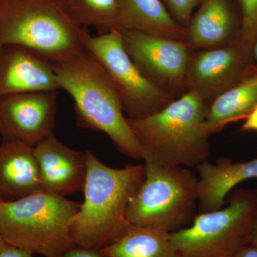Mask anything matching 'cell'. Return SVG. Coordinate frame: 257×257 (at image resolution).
<instances>
[{
  "label": "cell",
  "instance_id": "27",
  "mask_svg": "<svg viewBox=\"0 0 257 257\" xmlns=\"http://www.w3.org/2000/svg\"><path fill=\"white\" fill-rule=\"evenodd\" d=\"M248 242L257 247V211L250 226L248 233Z\"/></svg>",
  "mask_w": 257,
  "mask_h": 257
},
{
  "label": "cell",
  "instance_id": "1",
  "mask_svg": "<svg viewBox=\"0 0 257 257\" xmlns=\"http://www.w3.org/2000/svg\"><path fill=\"white\" fill-rule=\"evenodd\" d=\"M51 63L59 88L73 99L77 126L104 133L122 155L143 160L119 93L94 56L82 48Z\"/></svg>",
  "mask_w": 257,
  "mask_h": 257
},
{
  "label": "cell",
  "instance_id": "24",
  "mask_svg": "<svg viewBox=\"0 0 257 257\" xmlns=\"http://www.w3.org/2000/svg\"><path fill=\"white\" fill-rule=\"evenodd\" d=\"M62 257H109L101 252L99 250L74 246L67 250Z\"/></svg>",
  "mask_w": 257,
  "mask_h": 257
},
{
  "label": "cell",
  "instance_id": "4",
  "mask_svg": "<svg viewBox=\"0 0 257 257\" xmlns=\"http://www.w3.org/2000/svg\"><path fill=\"white\" fill-rule=\"evenodd\" d=\"M80 204L45 191L0 203V235L35 254L62 257L74 246L72 225Z\"/></svg>",
  "mask_w": 257,
  "mask_h": 257
},
{
  "label": "cell",
  "instance_id": "10",
  "mask_svg": "<svg viewBox=\"0 0 257 257\" xmlns=\"http://www.w3.org/2000/svg\"><path fill=\"white\" fill-rule=\"evenodd\" d=\"M253 65L251 48L241 40L194 52L186 76V92L197 93L209 104L241 80Z\"/></svg>",
  "mask_w": 257,
  "mask_h": 257
},
{
  "label": "cell",
  "instance_id": "17",
  "mask_svg": "<svg viewBox=\"0 0 257 257\" xmlns=\"http://www.w3.org/2000/svg\"><path fill=\"white\" fill-rule=\"evenodd\" d=\"M257 105V67L209 104L205 118L209 136L221 132L230 123L244 120Z\"/></svg>",
  "mask_w": 257,
  "mask_h": 257
},
{
  "label": "cell",
  "instance_id": "12",
  "mask_svg": "<svg viewBox=\"0 0 257 257\" xmlns=\"http://www.w3.org/2000/svg\"><path fill=\"white\" fill-rule=\"evenodd\" d=\"M34 153L43 191L62 197L83 191L87 172L86 152L69 148L53 133L34 147Z\"/></svg>",
  "mask_w": 257,
  "mask_h": 257
},
{
  "label": "cell",
  "instance_id": "13",
  "mask_svg": "<svg viewBox=\"0 0 257 257\" xmlns=\"http://www.w3.org/2000/svg\"><path fill=\"white\" fill-rule=\"evenodd\" d=\"M52 63L23 46H0V97L19 93L58 90Z\"/></svg>",
  "mask_w": 257,
  "mask_h": 257
},
{
  "label": "cell",
  "instance_id": "7",
  "mask_svg": "<svg viewBox=\"0 0 257 257\" xmlns=\"http://www.w3.org/2000/svg\"><path fill=\"white\" fill-rule=\"evenodd\" d=\"M219 210L199 213L189 226L171 233L179 257H229L248 242L257 211V189H234Z\"/></svg>",
  "mask_w": 257,
  "mask_h": 257
},
{
  "label": "cell",
  "instance_id": "23",
  "mask_svg": "<svg viewBox=\"0 0 257 257\" xmlns=\"http://www.w3.org/2000/svg\"><path fill=\"white\" fill-rule=\"evenodd\" d=\"M0 257H33V253L12 244L0 235Z\"/></svg>",
  "mask_w": 257,
  "mask_h": 257
},
{
  "label": "cell",
  "instance_id": "2",
  "mask_svg": "<svg viewBox=\"0 0 257 257\" xmlns=\"http://www.w3.org/2000/svg\"><path fill=\"white\" fill-rule=\"evenodd\" d=\"M87 172L84 202L73 221L76 246L104 249L116 242L130 226L127 213L132 199L145 177V165L116 169L86 151Z\"/></svg>",
  "mask_w": 257,
  "mask_h": 257
},
{
  "label": "cell",
  "instance_id": "3",
  "mask_svg": "<svg viewBox=\"0 0 257 257\" xmlns=\"http://www.w3.org/2000/svg\"><path fill=\"white\" fill-rule=\"evenodd\" d=\"M209 105L197 93L186 92L150 116L128 119L143 160L187 168L207 161L211 150L205 128Z\"/></svg>",
  "mask_w": 257,
  "mask_h": 257
},
{
  "label": "cell",
  "instance_id": "8",
  "mask_svg": "<svg viewBox=\"0 0 257 257\" xmlns=\"http://www.w3.org/2000/svg\"><path fill=\"white\" fill-rule=\"evenodd\" d=\"M80 41L114 84L127 119L150 116L175 99L144 75L126 52L118 29L92 35L87 28H82Z\"/></svg>",
  "mask_w": 257,
  "mask_h": 257
},
{
  "label": "cell",
  "instance_id": "5",
  "mask_svg": "<svg viewBox=\"0 0 257 257\" xmlns=\"http://www.w3.org/2000/svg\"><path fill=\"white\" fill-rule=\"evenodd\" d=\"M82 28L64 0H0V46L27 47L52 62L82 50Z\"/></svg>",
  "mask_w": 257,
  "mask_h": 257
},
{
  "label": "cell",
  "instance_id": "20",
  "mask_svg": "<svg viewBox=\"0 0 257 257\" xmlns=\"http://www.w3.org/2000/svg\"><path fill=\"white\" fill-rule=\"evenodd\" d=\"M64 8L80 28L94 27L101 33L118 28L119 0H64Z\"/></svg>",
  "mask_w": 257,
  "mask_h": 257
},
{
  "label": "cell",
  "instance_id": "9",
  "mask_svg": "<svg viewBox=\"0 0 257 257\" xmlns=\"http://www.w3.org/2000/svg\"><path fill=\"white\" fill-rule=\"evenodd\" d=\"M116 29L126 52L150 82L174 99L186 92V76L194 53L187 42Z\"/></svg>",
  "mask_w": 257,
  "mask_h": 257
},
{
  "label": "cell",
  "instance_id": "18",
  "mask_svg": "<svg viewBox=\"0 0 257 257\" xmlns=\"http://www.w3.org/2000/svg\"><path fill=\"white\" fill-rule=\"evenodd\" d=\"M118 28L186 41V29L162 0H119Z\"/></svg>",
  "mask_w": 257,
  "mask_h": 257
},
{
  "label": "cell",
  "instance_id": "6",
  "mask_svg": "<svg viewBox=\"0 0 257 257\" xmlns=\"http://www.w3.org/2000/svg\"><path fill=\"white\" fill-rule=\"evenodd\" d=\"M145 177L128 208L133 226L174 233L192 223L198 177L184 167L145 162Z\"/></svg>",
  "mask_w": 257,
  "mask_h": 257
},
{
  "label": "cell",
  "instance_id": "26",
  "mask_svg": "<svg viewBox=\"0 0 257 257\" xmlns=\"http://www.w3.org/2000/svg\"><path fill=\"white\" fill-rule=\"evenodd\" d=\"M229 257H257V247L248 243Z\"/></svg>",
  "mask_w": 257,
  "mask_h": 257
},
{
  "label": "cell",
  "instance_id": "21",
  "mask_svg": "<svg viewBox=\"0 0 257 257\" xmlns=\"http://www.w3.org/2000/svg\"><path fill=\"white\" fill-rule=\"evenodd\" d=\"M239 1L241 12L240 40L251 48L257 37V0Z\"/></svg>",
  "mask_w": 257,
  "mask_h": 257
},
{
  "label": "cell",
  "instance_id": "11",
  "mask_svg": "<svg viewBox=\"0 0 257 257\" xmlns=\"http://www.w3.org/2000/svg\"><path fill=\"white\" fill-rule=\"evenodd\" d=\"M58 90L19 93L0 97V135L30 146L53 134Z\"/></svg>",
  "mask_w": 257,
  "mask_h": 257
},
{
  "label": "cell",
  "instance_id": "25",
  "mask_svg": "<svg viewBox=\"0 0 257 257\" xmlns=\"http://www.w3.org/2000/svg\"><path fill=\"white\" fill-rule=\"evenodd\" d=\"M241 131L257 133V105L251 111L241 125Z\"/></svg>",
  "mask_w": 257,
  "mask_h": 257
},
{
  "label": "cell",
  "instance_id": "16",
  "mask_svg": "<svg viewBox=\"0 0 257 257\" xmlns=\"http://www.w3.org/2000/svg\"><path fill=\"white\" fill-rule=\"evenodd\" d=\"M42 190L34 147L3 140L0 144V197L15 200Z\"/></svg>",
  "mask_w": 257,
  "mask_h": 257
},
{
  "label": "cell",
  "instance_id": "19",
  "mask_svg": "<svg viewBox=\"0 0 257 257\" xmlns=\"http://www.w3.org/2000/svg\"><path fill=\"white\" fill-rule=\"evenodd\" d=\"M101 252L109 257H179L171 233L133 225Z\"/></svg>",
  "mask_w": 257,
  "mask_h": 257
},
{
  "label": "cell",
  "instance_id": "14",
  "mask_svg": "<svg viewBox=\"0 0 257 257\" xmlns=\"http://www.w3.org/2000/svg\"><path fill=\"white\" fill-rule=\"evenodd\" d=\"M197 204L199 213L219 210L228 195L239 184L257 179V158L233 162L221 158L214 163L205 161L197 167Z\"/></svg>",
  "mask_w": 257,
  "mask_h": 257
},
{
  "label": "cell",
  "instance_id": "29",
  "mask_svg": "<svg viewBox=\"0 0 257 257\" xmlns=\"http://www.w3.org/2000/svg\"><path fill=\"white\" fill-rule=\"evenodd\" d=\"M4 200V199H3V198H2L1 197H0V203H1L2 202H3V201Z\"/></svg>",
  "mask_w": 257,
  "mask_h": 257
},
{
  "label": "cell",
  "instance_id": "15",
  "mask_svg": "<svg viewBox=\"0 0 257 257\" xmlns=\"http://www.w3.org/2000/svg\"><path fill=\"white\" fill-rule=\"evenodd\" d=\"M186 28V42L193 50L225 46L240 40L229 0H202Z\"/></svg>",
  "mask_w": 257,
  "mask_h": 257
},
{
  "label": "cell",
  "instance_id": "28",
  "mask_svg": "<svg viewBox=\"0 0 257 257\" xmlns=\"http://www.w3.org/2000/svg\"><path fill=\"white\" fill-rule=\"evenodd\" d=\"M251 56H252L253 64L257 67V37L251 47Z\"/></svg>",
  "mask_w": 257,
  "mask_h": 257
},
{
  "label": "cell",
  "instance_id": "22",
  "mask_svg": "<svg viewBox=\"0 0 257 257\" xmlns=\"http://www.w3.org/2000/svg\"><path fill=\"white\" fill-rule=\"evenodd\" d=\"M202 0H164L172 16L184 28L188 26L194 10Z\"/></svg>",
  "mask_w": 257,
  "mask_h": 257
}]
</instances>
